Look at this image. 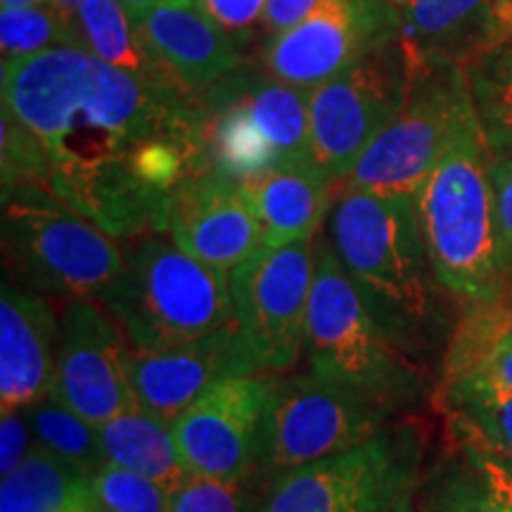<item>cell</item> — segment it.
Listing matches in <instances>:
<instances>
[{
  "mask_svg": "<svg viewBox=\"0 0 512 512\" xmlns=\"http://www.w3.org/2000/svg\"><path fill=\"white\" fill-rule=\"evenodd\" d=\"M36 444L55 458L76 467L86 477H93L107 463L98 425L83 420L55 396H46L36 406L27 408Z\"/></svg>",
  "mask_w": 512,
  "mask_h": 512,
  "instance_id": "obj_28",
  "label": "cell"
},
{
  "mask_svg": "<svg viewBox=\"0 0 512 512\" xmlns=\"http://www.w3.org/2000/svg\"><path fill=\"white\" fill-rule=\"evenodd\" d=\"M309 102L311 91L280 81L261 62H242L197 95L209 166L247 183L313 159Z\"/></svg>",
  "mask_w": 512,
  "mask_h": 512,
  "instance_id": "obj_6",
  "label": "cell"
},
{
  "mask_svg": "<svg viewBox=\"0 0 512 512\" xmlns=\"http://www.w3.org/2000/svg\"><path fill=\"white\" fill-rule=\"evenodd\" d=\"M491 190H494V216L498 261L503 275L512 273V157L494 159L489 164Z\"/></svg>",
  "mask_w": 512,
  "mask_h": 512,
  "instance_id": "obj_32",
  "label": "cell"
},
{
  "mask_svg": "<svg viewBox=\"0 0 512 512\" xmlns=\"http://www.w3.org/2000/svg\"><path fill=\"white\" fill-rule=\"evenodd\" d=\"M124 245V268L98 302L136 354L178 347L233 320L228 273L192 259L164 233Z\"/></svg>",
  "mask_w": 512,
  "mask_h": 512,
  "instance_id": "obj_4",
  "label": "cell"
},
{
  "mask_svg": "<svg viewBox=\"0 0 512 512\" xmlns=\"http://www.w3.org/2000/svg\"><path fill=\"white\" fill-rule=\"evenodd\" d=\"M503 3H508V5H512V0H503Z\"/></svg>",
  "mask_w": 512,
  "mask_h": 512,
  "instance_id": "obj_42",
  "label": "cell"
},
{
  "mask_svg": "<svg viewBox=\"0 0 512 512\" xmlns=\"http://www.w3.org/2000/svg\"><path fill=\"white\" fill-rule=\"evenodd\" d=\"M133 389L138 406L174 422L214 384L264 373L235 320L200 339L157 351H133Z\"/></svg>",
  "mask_w": 512,
  "mask_h": 512,
  "instance_id": "obj_16",
  "label": "cell"
},
{
  "mask_svg": "<svg viewBox=\"0 0 512 512\" xmlns=\"http://www.w3.org/2000/svg\"><path fill=\"white\" fill-rule=\"evenodd\" d=\"M133 22L152 55L195 98L247 62L245 43L219 27L200 0H162Z\"/></svg>",
  "mask_w": 512,
  "mask_h": 512,
  "instance_id": "obj_18",
  "label": "cell"
},
{
  "mask_svg": "<svg viewBox=\"0 0 512 512\" xmlns=\"http://www.w3.org/2000/svg\"><path fill=\"white\" fill-rule=\"evenodd\" d=\"M411 81V60L399 38L313 88L311 155L337 185L401 112Z\"/></svg>",
  "mask_w": 512,
  "mask_h": 512,
  "instance_id": "obj_11",
  "label": "cell"
},
{
  "mask_svg": "<svg viewBox=\"0 0 512 512\" xmlns=\"http://www.w3.org/2000/svg\"><path fill=\"white\" fill-rule=\"evenodd\" d=\"M266 3L268 0H200L204 12L245 46L252 41L254 27H261Z\"/></svg>",
  "mask_w": 512,
  "mask_h": 512,
  "instance_id": "obj_33",
  "label": "cell"
},
{
  "mask_svg": "<svg viewBox=\"0 0 512 512\" xmlns=\"http://www.w3.org/2000/svg\"><path fill=\"white\" fill-rule=\"evenodd\" d=\"M411 74L401 112L358 159L344 185L415 195L451 145L477 121L465 69L411 60Z\"/></svg>",
  "mask_w": 512,
  "mask_h": 512,
  "instance_id": "obj_8",
  "label": "cell"
},
{
  "mask_svg": "<svg viewBox=\"0 0 512 512\" xmlns=\"http://www.w3.org/2000/svg\"><path fill=\"white\" fill-rule=\"evenodd\" d=\"M422 434L392 422L366 444L271 479L254 512H389L413 494Z\"/></svg>",
  "mask_w": 512,
  "mask_h": 512,
  "instance_id": "obj_10",
  "label": "cell"
},
{
  "mask_svg": "<svg viewBox=\"0 0 512 512\" xmlns=\"http://www.w3.org/2000/svg\"><path fill=\"white\" fill-rule=\"evenodd\" d=\"M439 399L456 441L501 460L512 470V392L484 377L441 384Z\"/></svg>",
  "mask_w": 512,
  "mask_h": 512,
  "instance_id": "obj_26",
  "label": "cell"
},
{
  "mask_svg": "<svg viewBox=\"0 0 512 512\" xmlns=\"http://www.w3.org/2000/svg\"><path fill=\"white\" fill-rule=\"evenodd\" d=\"M36 446L29 411H3L0 420V475L10 477Z\"/></svg>",
  "mask_w": 512,
  "mask_h": 512,
  "instance_id": "obj_34",
  "label": "cell"
},
{
  "mask_svg": "<svg viewBox=\"0 0 512 512\" xmlns=\"http://www.w3.org/2000/svg\"><path fill=\"white\" fill-rule=\"evenodd\" d=\"M399 38L394 0H318L302 24L266 38L259 62L280 81L313 91Z\"/></svg>",
  "mask_w": 512,
  "mask_h": 512,
  "instance_id": "obj_13",
  "label": "cell"
},
{
  "mask_svg": "<svg viewBox=\"0 0 512 512\" xmlns=\"http://www.w3.org/2000/svg\"><path fill=\"white\" fill-rule=\"evenodd\" d=\"M313 240L261 245L228 275L233 320L261 370L285 373L302 356L316 273Z\"/></svg>",
  "mask_w": 512,
  "mask_h": 512,
  "instance_id": "obj_12",
  "label": "cell"
},
{
  "mask_svg": "<svg viewBox=\"0 0 512 512\" xmlns=\"http://www.w3.org/2000/svg\"><path fill=\"white\" fill-rule=\"evenodd\" d=\"M325 238L377 323L408 356L432 351L446 332L441 283L422 235L415 195L339 185Z\"/></svg>",
  "mask_w": 512,
  "mask_h": 512,
  "instance_id": "obj_2",
  "label": "cell"
},
{
  "mask_svg": "<svg viewBox=\"0 0 512 512\" xmlns=\"http://www.w3.org/2000/svg\"><path fill=\"white\" fill-rule=\"evenodd\" d=\"M313 256L316 273L304 335L313 373L347 384L389 413L418 406L427 394L425 375L377 323L325 233L313 240Z\"/></svg>",
  "mask_w": 512,
  "mask_h": 512,
  "instance_id": "obj_3",
  "label": "cell"
},
{
  "mask_svg": "<svg viewBox=\"0 0 512 512\" xmlns=\"http://www.w3.org/2000/svg\"><path fill=\"white\" fill-rule=\"evenodd\" d=\"M133 349L98 299L64 302L50 396L93 425L136 408Z\"/></svg>",
  "mask_w": 512,
  "mask_h": 512,
  "instance_id": "obj_14",
  "label": "cell"
},
{
  "mask_svg": "<svg viewBox=\"0 0 512 512\" xmlns=\"http://www.w3.org/2000/svg\"><path fill=\"white\" fill-rule=\"evenodd\" d=\"M0 512H105L91 477L34 446L0 484Z\"/></svg>",
  "mask_w": 512,
  "mask_h": 512,
  "instance_id": "obj_25",
  "label": "cell"
},
{
  "mask_svg": "<svg viewBox=\"0 0 512 512\" xmlns=\"http://www.w3.org/2000/svg\"><path fill=\"white\" fill-rule=\"evenodd\" d=\"M3 256L12 280L46 299H98L124 268L119 240L36 185L3 190Z\"/></svg>",
  "mask_w": 512,
  "mask_h": 512,
  "instance_id": "obj_7",
  "label": "cell"
},
{
  "mask_svg": "<svg viewBox=\"0 0 512 512\" xmlns=\"http://www.w3.org/2000/svg\"><path fill=\"white\" fill-rule=\"evenodd\" d=\"M268 392L271 380L259 375L233 377L214 384L181 413L171 430L190 477L254 475Z\"/></svg>",
  "mask_w": 512,
  "mask_h": 512,
  "instance_id": "obj_15",
  "label": "cell"
},
{
  "mask_svg": "<svg viewBox=\"0 0 512 512\" xmlns=\"http://www.w3.org/2000/svg\"><path fill=\"white\" fill-rule=\"evenodd\" d=\"M69 41L72 46L86 50L140 81L183 91L174 76L166 72L164 64L147 48L121 0H83L69 24Z\"/></svg>",
  "mask_w": 512,
  "mask_h": 512,
  "instance_id": "obj_22",
  "label": "cell"
},
{
  "mask_svg": "<svg viewBox=\"0 0 512 512\" xmlns=\"http://www.w3.org/2000/svg\"><path fill=\"white\" fill-rule=\"evenodd\" d=\"M60 318L41 294L3 280L0 290V406L27 411L50 394Z\"/></svg>",
  "mask_w": 512,
  "mask_h": 512,
  "instance_id": "obj_20",
  "label": "cell"
},
{
  "mask_svg": "<svg viewBox=\"0 0 512 512\" xmlns=\"http://www.w3.org/2000/svg\"><path fill=\"white\" fill-rule=\"evenodd\" d=\"M392 415L347 384L313 370L275 380L261 422L256 472L275 479L347 453L392 425Z\"/></svg>",
  "mask_w": 512,
  "mask_h": 512,
  "instance_id": "obj_9",
  "label": "cell"
},
{
  "mask_svg": "<svg viewBox=\"0 0 512 512\" xmlns=\"http://www.w3.org/2000/svg\"><path fill=\"white\" fill-rule=\"evenodd\" d=\"M157 3H162V0H121V5H124L131 17L143 15L145 10H150L152 5H157Z\"/></svg>",
  "mask_w": 512,
  "mask_h": 512,
  "instance_id": "obj_38",
  "label": "cell"
},
{
  "mask_svg": "<svg viewBox=\"0 0 512 512\" xmlns=\"http://www.w3.org/2000/svg\"><path fill=\"white\" fill-rule=\"evenodd\" d=\"M3 112L43 155V188L114 240L166 233L178 185L211 169L195 95L76 46L0 67Z\"/></svg>",
  "mask_w": 512,
  "mask_h": 512,
  "instance_id": "obj_1",
  "label": "cell"
},
{
  "mask_svg": "<svg viewBox=\"0 0 512 512\" xmlns=\"http://www.w3.org/2000/svg\"><path fill=\"white\" fill-rule=\"evenodd\" d=\"M3 8H22V5H43L48 0H0Z\"/></svg>",
  "mask_w": 512,
  "mask_h": 512,
  "instance_id": "obj_39",
  "label": "cell"
},
{
  "mask_svg": "<svg viewBox=\"0 0 512 512\" xmlns=\"http://www.w3.org/2000/svg\"><path fill=\"white\" fill-rule=\"evenodd\" d=\"M166 235L192 259L228 275L261 247V226L247 190L214 169L178 185Z\"/></svg>",
  "mask_w": 512,
  "mask_h": 512,
  "instance_id": "obj_17",
  "label": "cell"
},
{
  "mask_svg": "<svg viewBox=\"0 0 512 512\" xmlns=\"http://www.w3.org/2000/svg\"><path fill=\"white\" fill-rule=\"evenodd\" d=\"M98 432L107 463L152 479L171 494L190 477L183 467L171 425L145 408H128L100 425Z\"/></svg>",
  "mask_w": 512,
  "mask_h": 512,
  "instance_id": "obj_24",
  "label": "cell"
},
{
  "mask_svg": "<svg viewBox=\"0 0 512 512\" xmlns=\"http://www.w3.org/2000/svg\"><path fill=\"white\" fill-rule=\"evenodd\" d=\"M420 512H512V470L458 444L427 477Z\"/></svg>",
  "mask_w": 512,
  "mask_h": 512,
  "instance_id": "obj_23",
  "label": "cell"
},
{
  "mask_svg": "<svg viewBox=\"0 0 512 512\" xmlns=\"http://www.w3.org/2000/svg\"><path fill=\"white\" fill-rule=\"evenodd\" d=\"M91 482L105 512H169V489L119 465L105 463Z\"/></svg>",
  "mask_w": 512,
  "mask_h": 512,
  "instance_id": "obj_30",
  "label": "cell"
},
{
  "mask_svg": "<svg viewBox=\"0 0 512 512\" xmlns=\"http://www.w3.org/2000/svg\"><path fill=\"white\" fill-rule=\"evenodd\" d=\"M501 294L505 297V302H508L510 306H512V273L510 275H505V280H503V290H501Z\"/></svg>",
  "mask_w": 512,
  "mask_h": 512,
  "instance_id": "obj_41",
  "label": "cell"
},
{
  "mask_svg": "<svg viewBox=\"0 0 512 512\" xmlns=\"http://www.w3.org/2000/svg\"><path fill=\"white\" fill-rule=\"evenodd\" d=\"M389 512H415V510H413V494L403 496V498H401V501H399V503H396V505H394V508H392V510H389Z\"/></svg>",
  "mask_w": 512,
  "mask_h": 512,
  "instance_id": "obj_40",
  "label": "cell"
},
{
  "mask_svg": "<svg viewBox=\"0 0 512 512\" xmlns=\"http://www.w3.org/2000/svg\"><path fill=\"white\" fill-rule=\"evenodd\" d=\"M57 46H69V29L48 3L0 10L3 62L24 60Z\"/></svg>",
  "mask_w": 512,
  "mask_h": 512,
  "instance_id": "obj_29",
  "label": "cell"
},
{
  "mask_svg": "<svg viewBox=\"0 0 512 512\" xmlns=\"http://www.w3.org/2000/svg\"><path fill=\"white\" fill-rule=\"evenodd\" d=\"M316 5L318 0H268L264 17H261V31L266 38L285 34V31L302 24Z\"/></svg>",
  "mask_w": 512,
  "mask_h": 512,
  "instance_id": "obj_35",
  "label": "cell"
},
{
  "mask_svg": "<svg viewBox=\"0 0 512 512\" xmlns=\"http://www.w3.org/2000/svg\"><path fill=\"white\" fill-rule=\"evenodd\" d=\"M472 105L489 155L512 157V38L465 67Z\"/></svg>",
  "mask_w": 512,
  "mask_h": 512,
  "instance_id": "obj_27",
  "label": "cell"
},
{
  "mask_svg": "<svg viewBox=\"0 0 512 512\" xmlns=\"http://www.w3.org/2000/svg\"><path fill=\"white\" fill-rule=\"evenodd\" d=\"M335 181L316 164L299 159L242 183L261 226V245L313 240L328 219Z\"/></svg>",
  "mask_w": 512,
  "mask_h": 512,
  "instance_id": "obj_21",
  "label": "cell"
},
{
  "mask_svg": "<svg viewBox=\"0 0 512 512\" xmlns=\"http://www.w3.org/2000/svg\"><path fill=\"white\" fill-rule=\"evenodd\" d=\"M48 5L57 12V17H60L69 29V24H72L76 10L81 8L83 0H48ZM69 46H72V41H69Z\"/></svg>",
  "mask_w": 512,
  "mask_h": 512,
  "instance_id": "obj_37",
  "label": "cell"
},
{
  "mask_svg": "<svg viewBox=\"0 0 512 512\" xmlns=\"http://www.w3.org/2000/svg\"><path fill=\"white\" fill-rule=\"evenodd\" d=\"M491 155L475 121L415 192L434 275L465 302L496 299L505 275L498 261Z\"/></svg>",
  "mask_w": 512,
  "mask_h": 512,
  "instance_id": "obj_5",
  "label": "cell"
},
{
  "mask_svg": "<svg viewBox=\"0 0 512 512\" xmlns=\"http://www.w3.org/2000/svg\"><path fill=\"white\" fill-rule=\"evenodd\" d=\"M401 43L413 62L465 69L512 38V5L503 0H394Z\"/></svg>",
  "mask_w": 512,
  "mask_h": 512,
  "instance_id": "obj_19",
  "label": "cell"
},
{
  "mask_svg": "<svg viewBox=\"0 0 512 512\" xmlns=\"http://www.w3.org/2000/svg\"><path fill=\"white\" fill-rule=\"evenodd\" d=\"M472 377H484V380L494 382L498 387L510 389L512 392V313L508 323L503 325V330L498 332L494 344H491L489 354H486L479 373Z\"/></svg>",
  "mask_w": 512,
  "mask_h": 512,
  "instance_id": "obj_36",
  "label": "cell"
},
{
  "mask_svg": "<svg viewBox=\"0 0 512 512\" xmlns=\"http://www.w3.org/2000/svg\"><path fill=\"white\" fill-rule=\"evenodd\" d=\"M256 477L259 472L238 479L188 477L171 494L169 512H254Z\"/></svg>",
  "mask_w": 512,
  "mask_h": 512,
  "instance_id": "obj_31",
  "label": "cell"
}]
</instances>
